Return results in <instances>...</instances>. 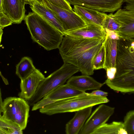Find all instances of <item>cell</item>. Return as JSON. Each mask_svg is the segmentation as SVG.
Returning <instances> with one entry per match:
<instances>
[{
	"label": "cell",
	"instance_id": "obj_1",
	"mask_svg": "<svg viewBox=\"0 0 134 134\" xmlns=\"http://www.w3.org/2000/svg\"><path fill=\"white\" fill-rule=\"evenodd\" d=\"M116 72L113 79L105 84L122 93H134V37L118 40Z\"/></svg>",
	"mask_w": 134,
	"mask_h": 134
},
{
	"label": "cell",
	"instance_id": "obj_2",
	"mask_svg": "<svg viewBox=\"0 0 134 134\" xmlns=\"http://www.w3.org/2000/svg\"><path fill=\"white\" fill-rule=\"evenodd\" d=\"M24 20L34 42L48 51L59 48L63 34L33 12H29Z\"/></svg>",
	"mask_w": 134,
	"mask_h": 134
},
{
	"label": "cell",
	"instance_id": "obj_3",
	"mask_svg": "<svg viewBox=\"0 0 134 134\" xmlns=\"http://www.w3.org/2000/svg\"><path fill=\"white\" fill-rule=\"evenodd\" d=\"M107 97L93 95L86 92L75 97L60 100L40 109L41 113L48 115L76 111L90 106L107 103Z\"/></svg>",
	"mask_w": 134,
	"mask_h": 134
},
{
	"label": "cell",
	"instance_id": "obj_4",
	"mask_svg": "<svg viewBox=\"0 0 134 134\" xmlns=\"http://www.w3.org/2000/svg\"><path fill=\"white\" fill-rule=\"evenodd\" d=\"M79 71L75 66L64 63L59 69L45 77L41 82L34 95L27 101L29 105L33 106L57 87L64 84L68 80Z\"/></svg>",
	"mask_w": 134,
	"mask_h": 134
},
{
	"label": "cell",
	"instance_id": "obj_5",
	"mask_svg": "<svg viewBox=\"0 0 134 134\" xmlns=\"http://www.w3.org/2000/svg\"><path fill=\"white\" fill-rule=\"evenodd\" d=\"M30 105L27 101L20 97H10L3 101L0 108V115L4 118L18 125L22 130L27 126Z\"/></svg>",
	"mask_w": 134,
	"mask_h": 134
},
{
	"label": "cell",
	"instance_id": "obj_6",
	"mask_svg": "<svg viewBox=\"0 0 134 134\" xmlns=\"http://www.w3.org/2000/svg\"><path fill=\"white\" fill-rule=\"evenodd\" d=\"M59 48L64 63L76 58L82 53L103 42L105 38L89 39L65 35Z\"/></svg>",
	"mask_w": 134,
	"mask_h": 134
},
{
	"label": "cell",
	"instance_id": "obj_7",
	"mask_svg": "<svg viewBox=\"0 0 134 134\" xmlns=\"http://www.w3.org/2000/svg\"><path fill=\"white\" fill-rule=\"evenodd\" d=\"M125 5L113 14L120 27L118 33L120 38L134 37V0H125Z\"/></svg>",
	"mask_w": 134,
	"mask_h": 134
},
{
	"label": "cell",
	"instance_id": "obj_8",
	"mask_svg": "<svg viewBox=\"0 0 134 134\" xmlns=\"http://www.w3.org/2000/svg\"><path fill=\"white\" fill-rule=\"evenodd\" d=\"M50 8L61 21L65 32L85 27V22L73 10H70L57 7L47 0H40Z\"/></svg>",
	"mask_w": 134,
	"mask_h": 134
},
{
	"label": "cell",
	"instance_id": "obj_9",
	"mask_svg": "<svg viewBox=\"0 0 134 134\" xmlns=\"http://www.w3.org/2000/svg\"><path fill=\"white\" fill-rule=\"evenodd\" d=\"M115 108L100 104L91 114L80 130L79 134H92L106 123L114 111Z\"/></svg>",
	"mask_w": 134,
	"mask_h": 134
},
{
	"label": "cell",
	"instance_id": "obj_10",
	"mask_svg": "<svg viewBox=\"0 0 134 134\" xmlns=\"http://www.w3.org/2000/svg\"><path fill=\"white\" fill-rule=\"evenodd\" d=\"M85 93L67 84H64L58 86L34 104L32 106V110H36L55 101L75 97Z\"/></svg>",
	"mask_w": 134,
	"mask_h": 134
},
{
	"label": "cell",
	"instance_id": "obj_11",
	"mask_svg": "<svg viewBox=\"0 0 134 134\" xmlns=\"http://www.w3.org/2000/svg\"><path fill=\"white\" fill-rule=\"evenodd\" d=\"M70 5L92 9L103 12L113 13L121 7L125 0H65Z\"/></svg>",
	"mask_w": 134,
	"mask_h": 134
},
{
	"label": "cell",
	"instance_id": "obj_12",
	"mask_svg": "<svg viewBox=\"0 0 134 134\" xmlns=\"http://www.w3.org/2000/svg\"><path fill=\"white\" fill-rule=\"evenodd\" d=\"M103 42L89 49L76 58L65 63L71 64L75 66L83 75H93L94 70L93 66V58L101 47Z\"/></svg>",
	"mask_w": 134,
	"mask_h": 134
},
{
	"label": "cell",
	"instance_id": "obj_13",
	"mask_svg": "<svg viewBox=\"0 0 134 134\" xmlns=\"http://www.w3.org/2000/svg\"><path fill=\"white\" fill-rule=\"evenodd\" d=\"M44 76L37 69L24 80H21V91L18 96L26 101L30 99L34 95L41 82L45 78Z\"/></svg>",
	"mask_w": 134,
	"mask_h": 134
},
{
	"label": "cell",
	"instance_id": "obj_14",
	"mask_svg": "<svg viewBox=\"0 0 134 134\" xmlns=\"http://www.w3.org/2000/svg\"><path fill=\"white\" fill-rule=\"evenodd\" d=\"M25 4L21 0H3L0 12L9 17L13 24H19L26 16Z\"/></svg>",
	"mask_w": 134,
	"mask_h": 134
},
{
	"label": "cell",
	"instance_id": "obj_15",
	"mask_svg": "<svg viewBox=\"0 0 134 134\" xmlns=\"http://www.w3.org/2000/svg\"><path fill=\"white\" fill-rule=\"evenodd\" d=\"M30 7L32 12L41 16L64 35L65 32L61 21L55 13L43 2L39 0Z\"/></svg>",
	"mask_w": 134,
	"mask_h": 134
},
{
	"label": "cell",
	"instance_id": "obj_16",
	"mask_svg": "<svg viewBox=\"0 0 134 134\" xmlns=\"http://www.w3.org/2000/svg\"><path fill=\"white\" fill-rule=\"evenodd\" d=\"M73 10L87 25L95 24L103 27L104 20L107 15L104 12L80 6L74 5Z\"/></svg>",
	"mask_w": 134,
	"mask_h": 134
},
{
	"label": "cell",
	"instance_id": "obj_17",
	"mask_svg": "<svg viewBox=\"0 0 134 134\" xmlns=\"http://www.w3.org/2000/svg\"><path fill=\"white\" fill-rule=\"evenodd\" d=\"M67 84L78 90L85 92L87 90L100 89L104 84L97 81L89 75L72 76L68 80Z\"/></svg>",
	"mask_w": 134,
	"mask_h": 134
},
{
	"label": "cell",
	"instance_id": "obj_18",
	"mask_svg": "<svg viewBox=\"0 0 134 134\" xmlns=\"http://www.w3.org/2000/svg\"><path fill=\"white\" fill-rule=\"evenodd\" d=\"M65 35L73 37L89 39L105 38L106 36L103 27L95 24L88 25L77 30L66 32Z\"/></svg>",
	"mask_w": 134,
	"mask_h": 134
},
{
	"label": "cell",
	"instance_id": "obj_19",
	"mask_svg": "<svg viewBox=\"0 0 134 134\" xmlns=\"http://www.w3.org/2000/svg\"><path fill=\"white\" fill-rule=\"evenodd\" d=\"M93 106L86 108L76 111L73 118L66 125V134H78L91 115Z\"/></svg>",
	"mask_w": 134,
	"mask_h": 134
},
{
	"label": "cell",
	"instance_id": "obj_20",
	"mask_svg": "<svg viewBox=\"0 0 134 134\" xmlns=\"http://www.w3.org/2000/svg\"><path fill=\"white\" fill-rule=\"evenodd\" d=\"M118 40L110 39L106 36L103 43L105 50V62L104 69L116 67L117 53Z\"/></svg>",
	"mask_w": 134,
	"mask_h": 134
},
{
	"label": "cell",
	"instance_id": "obj_21",
	"mask_svg": "<svg viewBox=\"0 0 134 134\" xmlns=\"http://www.w3.org/2000/svg\"><path fill=\"white\" fill-rule=\"evenodd\" d=\"M16 74L23 80L32 74L36 69L31 58L28 57H23L16 66Z\"/></svg>",
	"mask_w": 134,
	"mask_h": 134
},
{
	"label": "cell",
	"instance_id": "obj_22",
	"mask_svg": "<svg viewBox=\"0 0 134 134\" xmlns=\"http://www.w3.org/2000/svg\"><path fill=\"white\" fill-rule=\"evenodd\" d=\"M127 134L123 123L113 121L111 123H105L97 129L92 134Z\"/></svg>",
	"mask_w": 134,
	"mask_h": 134
},
{
	"label": "cell",
	"instance_id": "obj_23",
	"mask_svg": "<svg viewBox=\"0 0 134 134\" xmlns=\"http://www.w3.org/2000/svg\"><path fill=\"white\" fill-rule=\"evenodd\" d=\"M23 130L15 123L0 116V134H22Z\"/></svg>",
	"mask_w": 134,
	"mask_h": 134
},
{
	"label": "cell",
	"instance_id": "obj_24",
	"mask_svg": "<svg viewBox=\"0 0 134 134\" xmlns=\"http://www.w3.org/2000/svg\"><path fill=\"white\" fill-rule=\"evenodd\" d=\"M103 27L104 29L114 31L118 33L120 27V25L115 19L113 14L111 13L107 14L104 20Z\"/></svg>",
	"mask_w": 134,
	"mask_h": 134
},
{
	"label": "cell",
	"instance_id": "obj_25",
	"mask_svg": "<svg viewBox=\"0 0 134 134\" xmlns=\"http://www.w3.org/2000/svg\"><path fill=\"white\" fill-rule=\"evenodd\" d=\"M105 50L103 45L95 55L93 62L94 70L104 69L105 62Z\"/></svg>",
	"mask_w": 134,
	"mask_h": 134
},
{
	"label": "cell",
	"instance_id": "obj_26",
	"mask_svg": "<svg viewBox=\"0 0 134 134\" xmlns=\"http://www.w3.org/2000/svg\"><path fill=\"white\" fill-rule=\"evenodd\" d=\"M123 123L127 134H134V110L129 111L127 113Z\"/></svg>",
	"mask_w": 134,
	"mask_h": 134
},
{
	"label": "cell",
	"instance_id": "obj_27",
	"mask_svg": "<svg viewBox=\"0 0 134 134\" xmlns=\"http://www.w3.org/2000/svg\"><path fill=\"white\" fill-rule=\"evenodd\" d=\"M0 28L10 25L13 23L12 19L2 12H0Z\"/></svg>",
	"mask_w": 134,
	"mask_h": 134
},
{
	"label": "cell",
	"instance_id": "obj_28",
	"mask_svg": "<svg viewBox=\"0 0 134 134\" xmlns=\"http://www.w3.org/2000/svg\"><path fill=\"white\" fill-rule=\"evenodd\" d=\"M53 4L70 10H73L70 5L65 0H47Z\"/></svg>",
	"mask_w": 134,
	"mask_h": 134
},
{
	"label": "cell",
	"instance_id": "obj_29",
	"mask_svg": "<svg viewBox=\"0 0 134 134\" xmlns=\"http://www.w3.org/2000/svg\"><path fill=\"white\" fill-rule=\"evenodd\" d=\"M106 71L107 79L112 80L114 79L115 76L116 69V67H112L107 68Z\"/></svg>",
	"mask_w": 134,
	"mask_h": 134
},
{
	"label": "cell",
	"instance_id": "obj_30",
	"mask_svg": "<svg viewBox=\"0 0 134 134\" xmlns=\"http://www.w3.org/2000/svg\"><path fill=\"white\" fill-rule=\"evenodd\" d=\"M106 36L111 39L118 40L120 39L118 33L116 31L104 29Z\"/></svg>",
	"mask_w": 134,
	"mask_h": 134
},
{
	"label": "cell",
	"instance_id": "obj_31",
	"mask_svg": "<svg viewBox=\"0 0 134 134\" xmlns=\"http://www.w3.org/2000/svg\"><path fill=\"white\" fill-rule=\"evenodd\" d=\"M89 93L92 95L104 97H107L108 94V93L98 89L93 91Z\"/></svg>",
	"mask_w": 134,
	"mask_h": 134
},
{
	"label": "cell",
	"instance_id": "obj_32",
	"mask_svg": "<svg viewBox=\"0 0 134 134\" xmlns=\"http://www.w3.org/2000/svg\"><path fill=\"white\" fill-rule=\"evenodd\" d=\"M38 0H21L25 4H28L30 6H32Z\"/></svg>",
	"mask_w": 134,
	"mask_h": 134
},
{
	"label": "cell",
	"instance_id": "obj_33",
	"mask_svg": "<svg viewBox=\"0 0 134 134\" xmlns=\"http://www.w3.org/2000/svg\"><path fill=\"white\" fill-rule=\"evenodd\" d=\"M0 74L5 84L6 85H8L9 83L7 80L1 74V72H0Z\"/></svg>",
	"mask_w": 134,
	"mask_h": 134
},
{
	"label": "cell",
	"instance_id": "obj_34",
	"mask_svg": "<svg viewBox=\"0 0 134 134\" xmlns=\"http://www.w3.org/2000/svg\"><path fill=\"white\" fill-rule=\"evenodd\" d=\"M2 28H0V36H1V37H2V34H3V30H2Z\"/></svg>",
	"mask_w": 134,
	"mask_h": 134
}]
</instances>
